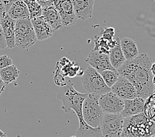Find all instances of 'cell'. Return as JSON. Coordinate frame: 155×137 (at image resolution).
Listing matches in <instances>:
<instances>
[{"label": "cell", "instance_id": "obj_22", "mask_svg": "<svg viewBox=\"0 0 155 137\" xmlns=\"http://www.w3.org/2000/svg\"><path fill=\"white\" fill-rule=\"evenodd\" d=\"M100 74L104 83L109 88L112 87L113 85L117 82L119 77L117 71H112V70H105V71L101 72Z\"/></svg>", "mask_w": 155, "mask_h": 137}, {"label": "cell", "instance_id": "obj_37", "mask_svg": "<svg viewBox=\"0 0 155 137\" xmlns=\"http://www.w3.org/2000/svg\"><path fill=\"white\" fill-rule=\"evenodd\" d=\"M151 137H155V135H154V136H152Z\"/></svg>", "mask_w": 155, "mask_h": 137}, {"label": "cell", "instance_id": "obj_14", "mask_svg": "<svg viewBox=\"0 0 155 137\" xmlns=\"http://www.w3.org/2000/svg\"><path fill=\"white\" fill-rule=\"evenodd\" d=\"M124 108L120 114L123 118L131 117L143 113L145 105V100L140 98H136L133 100H125Z\"/></svg>", "mask_w": 155, "mask_h": 137}, {"label": "cell", "instance_id": "obj_2", "mask_svg": "<svg viewBox=\"0 0 155 137\" xmlns=\"http://www.w3.org/2000/svg\"><path fill=\"white\" fill-rule=\"evenodd\" d=\"M87 94L78 92L74 88L73 84L69 82L66 85L60 87L56 95V98L62 101L61 108L65 113H70L73 110L76 114L79 119V125L86 124L82 117V105Z\"/></svg>", "mask_w": 155, "mask_h": 137}, {"label": "cell", "instance_id": "obj_27", "mask_svg": "<svg viewBox=\"0 0 155 137\" xmlns=\"http://www.w3.org/2000/svg\"><path fill=\"white\" fill-rule=\"evenodd\" d=\"M13 65L12 58L7 55L0 56V70Z\"/></svg>", "mask_w": 155, "mask_h": 137}, {"label": "cell", "instance_id": "obj_35", "mask_svg": "<svg viewBox=\"0 0 155 137\" xmlns=\"http://www.w3.org/2000/svg\"><path fill=\"white\" fill-rule=\"evenodd\" d=\"M5 134L4 132H3L1 129H0V136H2V135H3Z\"/></svg>", "mask_w": 155, "mask_h": 137}, {"label": "cell", "instance_id": "obj_25", "mask_svg": "<svg viewBox=\"0 0 155 137\" xmlns=\"http://www.w3.org/2000/svg\"><path fill=\"white\" fill-rule=\"evenodd\" d=\"M54 81L56 84V85L60 86H63L66 85L65 84V79L64 78V74L62 73L61 70H60L56 67L54 76Z\"/></svg>", "mask_w": 155, "mask_h": 137}, {"label": "cell", "instance_id": "obj_15", "mask_svg": "<svg viewBox=\"0 0 155 137\" xmlns=\"http://www.w3.org/2000/svg\"><path fill=\"white\" fill-rule=\"evenodd\" d=\"M2 27L3 33L6 42L7 48L12 49L15 48V20L7 15L4 19L0 20Z\"/></svg>", "mask_w": 155, "mask_h": 137}, {"label": "cell", "instance_id": "obj_5", "mask_svg": "<svg viewBox=\"0 0 155 137\" xmlns=\"http://www.w3.org/2000/svg\"><path fill=\"white\" fill-rule=\"evenodd\" d=\"M81 81L87 94L100 96L111 91L110 88L104 83L100 74L90 66L84 71Z\"/></svg>", "mask_w": 155, "mask_h": 137}, {"label": "cell", "instance_id": "obj_31", "mask_svg": "<svg viewBox=\"0 0 155 137\" xmlns=\"http://www.w3.org/2000/svg\"><path fill=\"white\" fill-rule=\"evenodd\" d=\"M17 0H2V2H3V5H4L5 9L7 11H8V9H9L10 7L12 6L13 3H15Z\"/></svg>", "mask_w": 155, "mask_h": 137}, {"label": "cell", "instance_id": "obj_24", "mask_svg": "<svg viewBox=\"0 0 155 137\" xmlns=\"http://www.w3.org/2000/svg\"><path fill=\"white\" fill-rule=\"evenodd\" d=\"M29 12L30 19L42 16V8L37 2L25 3Z\"/></svg>", "mask_w": 155, "mask_h": 137}, {"label": "cell", "instance_id": "obj_16", "mask_svg": "<svg viewBox=\"0 0 155 137\" xmlns=\"http://www.w3.org/2000/svg\"><path fill=\"white\" fill-rule=\"evenodd\" d=\"M42 17L54 32L61 30L63 27L61 17L54 5L43 9Z\"/></svg>", "mask_w": 155, "mask_h": 137}, {"label": "cell", "instance_id": "obj_39", "mask_svg": "<svg viewBox=\"0 0 155 137\" xmlns=\"http://www.w3.org/2000/svg\"><path fill=\"white\" fill-rule=\"evenodd\" d=\"M154 93H155V89H154Z\"/></svg>", "mask_w": 155, "mask_h": 137}, {"label": "cell", "instance_id": "obj_8", "mask_svg": "<svg viewBox=\"0 0 155 137\" xmlns=\"http://www.w3.org/2000/svg\"><path fill=\"white\" fill-rule=\"evenodd\" d=\"M98 104L105 114H120L124 108V101L111 91L100 96Z\"/></svg>", "mask_w": 155, "mask_h": 137}, {"label": "cell", "instance_id": "obj_36", "mask_svg": "<svg viewBox=\"0 0 155 137\" xmlns=\"http://www.w3.org/2000/svg\"><path fill=\"white\" fill-rule=\"evenodd\" d=\"M0 137H8V136H7V134H6V133H5L4 135H2V136H0Z\"/></svg>", "mask_w": 155, "mask_h": 137}, {"label": "cell", "instance_id": "obj_9", "mask_svg": "<svg viewBox=\"0 0 155 137\" xmlns=\"http://www.w3.org/2000/svg\"><path fill=\"white\" fill-rule=\"evenodd\" d=\"M111 92L123 100H133L138 98L137 90L133 84L123 76H119L112 87L110 88Z\"/></svg>", "mask_w": 155, "mask_h": 137}, {"label": "cell", "instance_id": "obj_12", "mask_svg": "<svg viewBox=\"0 0 155 137\" xmlns=\"http://www.w3.org/2000/svg\"><path fill=\"white\" fill-rule=\"evenodd\" d=\"M71 2L77 19L84 21L92 17L95 0H71Z\"/></svg>", "mask_w": 155, "mask_h": 137}, {"label": "cell", "instance_id": "obj_11", "mask_svg": "<svg viewBox=\"0 0 155 137\" xmlns=\"http://www.w3.org/2000/svg\"><path fill=\"white\" fill-rule=\"evenodd\" d=\"M85 61L99 73L105 70L117 71L111 65L109 55L102 54L98 51H91Z\"/></svg>", "mask_w": 155, "mask_h": 137}, {"label": "cell", "instance_id": "obj_3", "mask_svg": "<svg viewBox=\"0 0 155 137\" xmlns=\"http://www.w3.org/2000/svg\"><path fill=\"white\" fill-rule=\"evenodd\" d=\"M155 135V123L144 113L124 118L121 137H151Z\"/></svg>", "mask_w": 155, "mask_h": 137}, {"label": "cell", "instance_id": "obj_28", "mask_svg": "<svg viewBox=\"0 0 155 137\" xmlns=\"http://www.w3.org/2000/svg\"><path fill=\"white\" fill-rule=\"evenodd\" d=\"M37 2L41 5L42 9L54 5V0H37Z\"/></svg>", "mask_w": 155, "mask_h": 137}, {"label": "cell", "instance_id": "obj_4", "mask_svg": "<svg viewBox=\"0 0 155 137\" xmlns=\"http://www.w3.org/2000/svg\"><path fill=\"white\" fill-rule=\"evenodd\" d=\"M100 96L87 94L82 105V117L86 123L92 128L100 127L105 113L98 104Z\"/></svg>", "mask_w": 155, "mask_h": 137}, {"label": "cell", "instance_id": "obj_7", "mask_svg": "<svg viewBox=\"0 0 155 137\" xmlns=\"http://www.w3.org/2000/svg\"><path fill=\"white\" fill-rule=\"evenodd\" d=\"M123 120L121 114H105L100 125L102 137H121Z\"/></svg>", "mask_w": 155, "mask_h": 137}, {"label": "cell", "instance_id": "obj_23", "mask_svg": "<svg viewBox=\"0 0 155 137\" xmlns=\"http://www.w3.org/2000/svg\"><path fill=\"white\" fill-rule=\"evenodd\" d=\"M95 48L93 51H98L102 54L109 55L110 48H109V42L101 36H96L94 40Z\"/></svg>", "mask_w": 155, "mask_h": 137}, {"label": "cell", "instance_id": "obj_26", "mask_svg": "<svg viewBox=\"0 0 155 137\" xmlns=\"http://www.w3.org/2000/svg\"><path fill=\"white\" fill-rule=\"evenodd\" d=\"M101 37L104 38L105 40L110 42L113 40V38L115 35V29L113 27L105 28L103 30H101Z\"/></svg>", "mask_w": 155, "mask_h": 137}, {"label": "cell", "instance_id": "obj_18", "mask_svg": "<svg viewBox=\"0 0 155 137\" xmlns=\"http://www.w3.org/2000/svg\"><path fill=\"white\" fill-rule=\"evenodd\" d=\"M120 46L126 61L132 60L139 55L136 42L131 38H123L120 40Z\"/></svg>", "mask_w": 155, "mask_h": 137}, {"label": "cell", "instance_id": "obj_21", "mask_svg": "<svg viewBox=\"0 0 155 137\" xmlns=\"http://www.w3.org/2000/svg\"><path fill=\"white\" fill-rule=\"evenodd\" d=\"M75 137H102L100 127L92 128L85 124L79 126L76 131Z\"/></svg>", "mask_w": 155, "mask_h": 137}, {"label": "cell", "instance_id": "obj_10", "mask_svg": "<svg viewBox=\"0 0 155 137\" xmlns=\"http://www.w3.org/2000/svg\"><path fill=\"white\" fill-rule=\"evenodd\" d=\"M54 6L61 17L63 26L76 24L78 19L74 11L71 0H54Z\"/></svg>", "mask_w": 155, "mask_h": 137}, {"label": "cell", "instance_id": "obj_33", "mask_svg": "<svg viewBox=\"0 0 155 137\" xmlns=\"http://www.w3.org/2000/svg\"><path fill=\"white\" fill-rule=\"evenodd\" d=\"M151 72H152V74L153 75V84H155V63H153L152 65H151Z\"/></svg>", "mask_w": 155, "mask_h": 137}, {"label": "cell", "instance_id": "obj_30", "mask_svg": "<svg viewBox=\"0 0 155 137\" xmlns=\"http://www.w3.org/2000/svg\"><path fill=\"white\" fill-rule=\"evenodd\" d=\"M7 15H8V13H7L5 6L3 5L2 0H0V20L4 19Z\"/></svg>", "mask_w": 155, "mask_h": 137}, {"label": "cell", "instance_id": "obj_19", "mask_svg": "<svg viewBox=\"0 0 155 137\" xmlns=\"http://www.w3.org/2000/svg\"><path fill=\"white\" fill-rule=\"evenodd\" d=\"M109 58L111 65L115 70H117L119 68L123 65L126 61V59L123 55V54L120 46V40L118 41L117 45L114 48L110 49L109 53Z\"/></svg>", "mask_w": 155, "mask_h": 137}, {"label": "cell", "instance_id": "obj_13", "mask_svg": "<svg viewBox=\"0 0 155 137\" xmlns=\"http://www.w3.org/2000/svg\"><path fill=\"white\" fill-rule=\"evenodd\" d=\"M31 21L38 40L43 41L47 40L52 36L54 31L51 26L45 20L43 17L31 19Z\"/></svg>", "mask_w": 155, "mask_h": 137}, {"label": "cell", "instance_id": "obj_29", "mask_svg": "<svg viewBox=\"0 0 155 137\" xmlns=\"http://www.w3.org/2000/svg\"><path fill=\"white\" fill-rule=\"evenodd\" d=\"M6 48H7L6 42L4 37V34H3V33L1 23H0V50H4V49Z\"/></svg>", "mask_w": 155, "mask_h": 137}, {"label": "cell", "instance_id": "obj_32", "mask_svg": "<svg viewBox=\"0 0 155 137\" xmlns=\"http://www.w3.org/2000/svg\"><path fill=\"white\" fill-rule=\"evenodd\" d=\"M5 84L3 82L1 76H0V95H1L3 93V91L5 90Z\"/></svg>", "mask_w": 155, "mask_h": 137}, {"label": "cell", "instance_id": "obj_34", "mask_svg": "<svg viewBox=\"0 0 155 137\" xmlns=\"http://www.w3.org/2000/svg\"><path fill=\"white\" fill-rule=\"evenodd\" d=\"M23 1L25 3H27V2H37V0H23Z\"/></svg>", "mask_w": 155, "mask_h": 137}, {"label": "cell", "instance_id": "obj_38", "mask_svg": "<svg viewBox=\"0 0 155 137\" xmlns=\"http://www.w3.org/2000/svg\"><path fill=\"white\" fill-rule=\"evenodd\" d=\"M70 137H75L74 136H70Z\"/></svg>", "mask_w": 155, "mask_h": 137}, {"label": "cell", "instance_id": "obj_40", "mask_svg": "<svg viewBox=\"0 0 155 137\" xmlns=\"http://www.w3.org/2000/svg\"><path fill=\"white\" fill-rule=\"evenodd\" d=\"M154 89H155V84H154Z\"/></svg>", "mask_w": 155, "mask_h": 137}, {"label": "cell", "instance_id": "obj_20", "mask_svg": "<svg viewBox=\"0 0 155 137\" xmlns=\"http://www.w3.org/2000/svg\"><path fill=\"white\" fill-rule=\"evenodd\" d=\"M19 70L14 65L0 70V76L5 86L16 81L19 75Z\"/></svg>", "mask_w": 155, "mask_h": 137}, {"label": "cell", "instance_id": "obj_41", "mask_svg": "<svg viewBox=\"0 0 155 137\" xmlns=\"http://www.w3.org/2000/svg\"><path fill=\"white\" fill-rule=\"evenodd\" d=\"M154 2H155V0H154Z\"/></svg>", "mask_w": 155, "mask_h": 137}, {"label": "cell", "instance_id": "obj_6", "mask_svg": "<svg viewBox=\"0 0 155 137\" xmlns=\"http://www.w3.org/2000/svg\"><path fill=\"white\" fill-rule=\"evenodd\" d=\"M15 45L21 49H27L33 45L37 39L30 19L15 20Z\"/></svg>", "mask_w": 155, "mask_h": 137}, {"label": "cell", "instance_id": "obj_17", "mask_svg": "<svg viewBox=\"0 0 155 137\" xmlns=\"http://www.w3.org/2000/svg\"><path fill=\"white\" fill-rule=\"evenodd\" d=\"M8 15L14 20L30 19L28 8L23 0H17L8 9Z\"/></svg>", "mask_w": 155, "mask_h": 137}, {"label": "cell", "instance_id": "obj_1", "mask_svg": "<svg viewBox=\"0 0 155 137\" xmlns=\"http://www.w3.org/2000/svg\"><path fill=\"white\" fill-rule=\"evenodd\" d=\"M153 61L145 53L132 60L125 61L117 71L119 76L129 80L135 87L138 97L147 100L154 94L153 75L151 72Z\"/></svg>", "mask_w": 155, "mask_h": 137}]
</instances>
